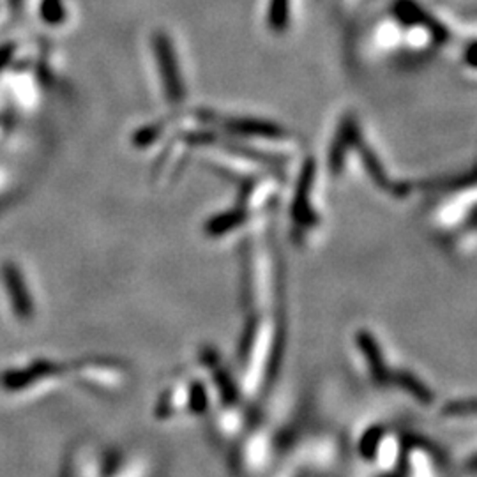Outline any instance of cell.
Returning <instances> with one entry per match:
<instances>
[{
  "label": "cell",
  "mask_w": 477,
  "mask_h": 477,
  "mask_svg": "<svg viewBox=\"0 0 477 477\" xmlns=\"http://www.w3.org/2000/svg\"><path fill=\"white\" fill-rule=\"evenodd\" d=\"M73 373L82 386L99 393L119 391L128 382L126 366L108 357L82 359L73 368Z\"/></svg>",
  "instance_id": "cell-1"
},
{
  "label": "cell",
  "mask_w": 477,
  "mask_h": 477,
  "mask_svg": "<svg viewBox=\"0 0 477 477\" xmlns=\"http://www.w3.org/2000/svg\"><path fill=\"white\" fill-rule=\"evenodd\" d=\"M0 283L9 299L11 309L18 320L28 322L34 317V301L25 281L23 270L14 262H4L0 265Z\"/></svg>",
  "instance_id": "cell-3"
},
{
  "label": "cell",
  "mask_w": 477,
  "mask_h": 477,
  "mask_svg": "<svg viewBox=\"0 0 477 477\" xmlns=\"http://www.w3.org/2000/svg\"><path fill=\"white\" fill-rule=\"evenodd\" d=\"M154 55H156V66L161 76V83L165 85L167 99L174 105L181 103L184 98V85L179 73V62L174 51V46L170 39L165 34H158L154 37Z\"/></svg>",
  "instance_id": "cell-4"
},
{
  "label": "cell",
  "mask_w": 477,
  "mask_h": 477,
  "mask_svg": "<svg viewBox=\"0 0 477 477\" xmlns=\"http://www.w3.org/2000/svg\"><path fill=\"white\" fill-rule=\"evenodd\" d=\"M66 368L55 361H34L28 363L27 366L21 368H11L4 370L0 373V387L5 389L7 393H20V391H28L34 386H41L44 382H53L62 373Z\"/></svg>",
  "instance_id": "cell-2"
}]
</instances>
